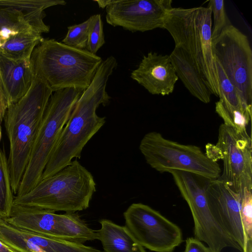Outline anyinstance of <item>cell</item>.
I'll use <instances>...</instances> for the list:
<instances>
[{
    "instance_id": "obj_3",
    "label": "cell",
    "mask_w": 252,
    "mask_h": 252,
    "mask_svg": "<svg viewBox=\"0 0 252 252\" xmlns=\"http://www.w3.org/2000/svg\"><path fill=\"white\" fill-rule=\"evenodd\" d=\"M212 17L210 7H172L165 18L163 29L176 47L192 61L212 94L219 96L218 77L212 49Z\"/></svg>"
},
{
    "instance_id": "obj_11",
    "label": "cell",
    "mask_w": 252,
    "mask_h": 252,
    "mask_svg": "<svg viewBox=\"0 0 252 252\" xmlns=\"http://www.w3.org/2000/svg\"><path fill=\"white\" fill-rule=\"evenodd\" d=\"M218 160L223 161L219 178L242 196L246 189L252 190V138L248 132L239 133L224 124L219 129L215 145Z\"/></svg>"
},
{
    "instance_id": "obj_12",
    "label": "cell",
    "mask_w": 252,
    "mask_h": 252,
    "mask_svg": "<svg viewBox=\"0 0 252 252\" xmlns=\"http://www.w3.org/2000/svg\"><path fill=\"white\" fill-rule=\"evenodd\" d=\"M171 0H111L106 8V22L132 32L163 29Z\"/></svg>"
},
{
    "instance_id": "obj_25",
    "label": "cell",
    "mask_w": 252,
    "mask_h": 252,
    "mask_svg": "<svg viewBox=\"0 0 252 252\" xmlns=\"http://www.w3.org/2000/svg\"><path fill=\"white\" fill-rule=\"evenodd\" d=\"M93 16L86 50L96 54L105 43L103 29V22L100 14Z\"/></svg>"
},
{
    "instance_id": "obj_14",
    "label": "cell",
    "mask_w": 252,
    "mask_h": 252,
    "mask_svg": "<svg viewBox=\"0 0 252 252\" xmlns=\"http://www.w3.org/2000/svg\"><path fill=\"white\" fill-rule=\"evenodd\" d=\"M205 181L206 196L213 216L245 252L247 239L241 215L242 196L219 178Z\"/></svg>"
},
{
    "instance_id": "obj_18",
    "label": "cell",
    "mask_w": 252,
    "mask_h": 252,
    "mask_svg": "<svg viewBox=\"0 0 252 252\" xmlns=\"http://www.w3.org/2000/svg\"><path fill=\"white\" fill-rule=\"evenodd\" d=\"M99 222L101 226L96 231L104 252H147L125 226L107 219L101 220Z\"/></svg>"
},
{
    "instance_id": "obj_10",
    "label": "cell",
    "mask_w": 252,
    "mask_h": 252,
    "mask_svg": "<svg viewBox=\"0 0 252 252\" xmlns=\"http://www.w3.org/2000/svg\"><path fill=\"white\" fill-rule=\"evenodd\" d=\"M125 227L143 248L155 252H173L183 242L181 228L148 205L131 204L124 213Z\"/></svg>"
},
{
    "instance_id": "obj_13",
    "label": "cell",
    "mask_w": 252,
    "mask_h": 252,
    "mask_svg": "<svg viewBox=\"0 0 252 252\" xmlns=\"http://www.w3.org/2000/svg\"><path fill=\"white\" fill-rule=\"evenodd\" d=\"M66 3L63 0H0V48L22 31L49 32L50 27L43 21L45 9Z\"/></svg>"
},
{
    "instance_id": "obj_7",
    "label": "cell",
    "mask_w": 252,
    "mask_h": 252,
    "mask_svg": "<svg viewBox=\"0 0 252 252\" xmlns=\"http://www.w3.org/2000/svg\"><path fill=\"white\" fill-rule=\"evenodd\" d=\"M139 148L147 163L161 173L186 172L206 180L218 179L221 174L220 165L200 147L166 139L158 132L146 134Z\"/></svg>"
},
{
    "instance_id": "obj_19",
    "label": "cell",
    "mask_w": 252,
    "mask_h": 252,
    "mask_svg": "<svg viewBox=\"0 0 252 252\" xmlns=\"http://www.w3.org/2000/svg\"><path fill=\"white\" fill-rule=\"evenodd\" d=\"M42 34L34 30H27L11 36L0 48V53L16 61H31L32 54L44 40Z\"/></svg>"
},
{
    "instance_id": "obj_31",
    "label": "cell",
    "mask_w": 252,
    "mask_h": 252,
    "mask_svg": "<svg viewBox=\"0 0 252 252\" xmlns=\"http://www.w3.org/2000/svg\"><path fill=\"white\" fill-rule=\"evenodd\" d=\"M40 252H44V251H42H42H41Z\"/></svg>"
},
{
    "instance_id": "obj_5",
    "label": "cell",
    "mask_w": 252,
    "mask_h": 252,
    "mask_svg": "<svg viewBox=\"0 0 252 252\" xmlns=\"http://www.w3.org/2000/svg\"><path fill=\"white\" fill-rule=\"evenodd\" d=\"M95 191L93 175L75 159L56 174L42 179L29 192L15 196L13 205L76 212L89 207Z\"/></svg>"
},
{
    "instance_id": "obj_30",
    "label": "cell",
    "mask_w": 252,
    "mask_h": 252,
    "mask_svg": "<svg viewBox=\"0 0 252 252\" xmlns=\"http://www.w3.org/2000/svg\"><path fill=\"white\" fill-rule=\"evenodd\" d=\"M1 128H0V139H1Z\"/></svg>"
},
{
    "instance_id": "obj_20",
    "label": "cell",
    "mask_w": 252,
    "mask_h": 252,
    "mask_svg": "<svg viewBox=\"0 0 252 252\" xmlns=\"http://www.w3.org/2000/svg\"><path fill=\"white\" fill-rule=\"evenodd\" d=\"M59 224L62 239L82 244L98 240L97 231L90 228L75 212L59 214Z\"/></svg>"
},
{
    "instance_id": "obj_21",
    "label": "cell",
    "mask_w": 252,
    "mask_h": 252,
    "mask_svg": "<svg viewBox=\"0 0 252 252\" xmlns=\"http://www.w3.org/2000/svg\"><path fill=\"white\" fill-rule=\"evenodd\" d=\"M14 198L8 159L0 148V219H5L10 216Z\"/></svg>"
},
{
    "instance_id": "obj_29",
    "label": "cell",
    "mask_w": 252,
    "mask_h": 252,
    "mask_svg": "<svg viewBox=\"0 0 252 252\" xmlns=\"http://www.w3.org/2000/svg\"><path fill=\"white\" fill-rule=\"evenodd\" d=\"M111 0H95L96 2L99 7L104 8H106L110 3Z\"/></svg>"
},
{
    "instance_id": "obj_26",
    "label": "cell",
    "mask_w": 252,
    "mask_h": 252,
    "mask_svg": "<svg viewBox=\"0 0 252 252\" xmlns=\"http://www.w3.org/2000/svg\"><path fill=\"white\" fill-rule=\"evenodd\" d=\"M184 252H212L201 241L195 237H189L186 240L185 249Z\"/></svg>"
},
{
    "instance_id": "obj_6",
    "label": "cell",
    "mask_w": 252,
    "mask_h": 252,
    "mask_svg": "<svg viewBox=\"0 0 252 252\" xmlns=\"http://www.w3.org/2000/svg\"><path fill=\"white\" fill-rule=\"evenodd\" d=\"M84 91L70 88L55 91L51 95L15 197L29 192L41 180L51 153Z\"/></svg>"
},
{
    "instance_id": "obj_8",
    "label": "cell",
    "mask_w": 252,
    "mask_h": 252,
    "mask_svg": "<svg viewBox=\"0 0 252 252\" xmlns=\"http://www.w3.org/2000/svg\"><path fill=\"white\" fill-rule=\"evenodd\" d=\"M171 174L190 210L194 222V237L207 244L212 252H221L227 247L243 252L213 216L206 196L205 182L201 184L197 176L186 172L173 171Z\"/></svg>"
},
{
    "instance_id": "obj_24",
    "label": "cell",
    "mask_w": 252,
    "mask_h": 252,
    "mask_svg": "<svg viewBox=\"0 0 252 252\" xmlns=\"http://www.w3.org/2000/svg\"><path fill=\"white\" fill-rule=\"evenodd\" d=\"M241 219L247 239L245 252H252V190L246 189L242 196Z\"/></svg>"
},
{
    "instance_id": "obj_2",
    "label": "cell",
    "mask_w": 252,
    "mask_h": 252,
    "mask_svg": "<svg viewBox=\"0 0 252 252\" xmlns=\"http://www.w3.org/2000/svg\"><path fill=\"white\" fill-rule=\"evenodd\" d=\"M53 92L35 74L32 85L18 101L9 105L4 119L9 142L8 164L13 194H16L49 100Z\"/></svg>"
},
{
    "instance_id": "obj_23",
    "label": "cell",
    "mask_w": 252,
    "mask_h": 252,
    "mask_svg": "<svg viewBox=\"0 0 252 252\" xmlns=\"http://www.w3.org/2000/svg\"><path fill=\"white\" fill-rule=\"evenodd\" d=\"M207 6L211 8L213 23L212 25V39L216 38L227 26L231 25L225 10L223 0H211Z\"/></svg>"
},
{
    "instance_id": "obj_17",
    "label": "cell",
    "mask_w": 252,
    "mask_h": 252,
    "mask_svg": "<svg viewBox=\"0 0 252 252\" xmlns=\"http://www.w3.org/2000/svg\"><path fill=\"white\" fill-rule=\"evenodd\" d=\"M169 57L177 77L189 93L201 102L209 103L212 94L187 53L175 46Z\"/></svg>"
},
{
    "instance_id": "obj_16",
    "label": "cell",
    "mask_w": 252,
    "mask_h": 252,
    "mask_svg": "<svg viewBox=\"0 0 252 252\" xmlns=\"http://www.w3.org/2000/svg\"><path fill=\"white\" fill-rule=\"evenodd\" d=\"M34 76L31 61L14 60L0 53V77L8 106L27 94Z\"/></svg>"
},
{
    "instance_id": "obj_15",
    "label": "cell",
    "mask_w": 252,
    "mask_h": 252,
    "mask_svg": "<svg viewBox=\"0 0 252 252\" xmlns=\"http://www.w3.org/2000/svg\"><path fill=\"white\" fill-rule=\"evenodd\" d=\"M130 77L154 95H168L178 80L169 55L150 52L143 57Z\"/></svg>"
},
{
    "instance_id": "obj_22",
    "label": "cell",
    "mask_w": 252,
    "mask_h": 252,
    "mask_svg": "<svg viewBox=\"0 0 252 252\" xmlns=\"http://www.w3.org/2000/svg\"><path fill=\"white\" fill-rule=\"evenodd\" d=\"M92 20L91 16L81 23L68 27L67 32L62 42L75 48L86 49Z\"/></svg>"
},
{
    "instance_id": "obj_9",
    "label": "cell",
    "mask_w": 252,
    "mask_h": 252,
    "mask_svg": "<svg viewBox=\"0 0 252 252\" xmlns=\"http://www.w3.org/2000/svg\"><path fill=\"white\" fill-rule=\"evenodd\" d=\"M214 57L231 83L252 104V50L247 36L232 24L212 43Z\"/></svg>"
},
{
    "instance_id": "obj_28",
    "label": "cell",
    "mask_w": 252,
    "mask_h": 252,
    "mask_svg": "<svg viewBox=\"0 0 252 252\" xmlns=\"http://www.w3.org/2000/svg\"><path fill=\"white\" fill-rule=\"evenodd\" d=\"M0 252H18L7 246L0 240Z\"/></svg>"
},
{
    "instance_id": "obj_4",
    "label": "cell",
    "mask_w": 252,
    "mask_h": 252,
    "mask_svg": "<svg viewBox=\"0 0 252 252\" xmlns=\"http://www.w3.org/2000/svg\"><path fill=\"white\" fill-rule=\"evenodd\" d=\"M31 62L34 74L46 81L54 92L70 88L86 90L102 60L86 49L44 39L33 50Z\"/></svg>"
},
{
    "instance_id": "obj_27",
    "label": "cell",
    "mask_w": 252,
    "mask_h": 252,
    "mask_svg": "<svg viewBox=\"0 0 252 252\" xmlns=\"http://www.w3.org/2000/svg\"><path fill=\"white\" fill-rule=\"evenodd\" d=\"M8 106V101L0 77V124L4 118Z\"/></svg>"
},
{
    "instance_id": "obj_1",
    "label": "cell",
    "mask_w": 252,
    "mask_h": 252,
    "mask_svg": "<svg viewBox=\"0 0 252 252\" xmlns=\"http://www.w3.org/2000/svg\"><path fill=\"white\" fill-rule=\"evenodd\" d=\"M117 65L116 59L110 56L98 67L89 86L76 101L45 167L41 180L56 174L70 164L74 158H80L83 148L105 124V117L98 116L96 109L100 105L105 106L110 102L111 97L106 88Z\"/></svg>"
}]
</instances>
